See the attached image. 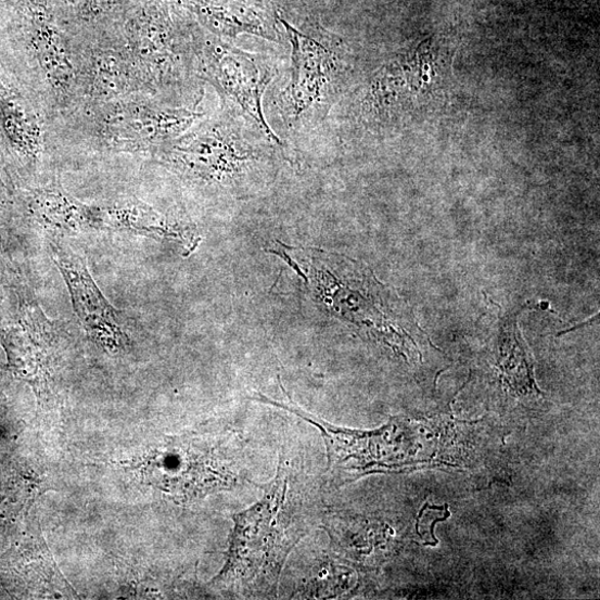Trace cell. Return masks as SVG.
Instances as JSON below:
<instances>
[{
  "mask_svg": "<svg viewBox=\"0 0 600 600\" xmlns=\"http://www.w3.org/2000/svg\"><path fill=\"white\" fill-rule=\"evenodd\" d=\"M324 482L298 459L281 458L263 497L233 516L226 563L210 583L230 598L263 599L279 595L292 550L322 520Z\"/></svg>",
  "mask_w": 600,
  "mask_h": 600,
  "instance_id": "obj_1",
  "label": "cell"
},
{
  "mask_svg": "<svg viewBox=\"0 0 600 600\" xmlns=\"http://www.w3.org/2000/svg\"><path fill=\"white\" fill-rule=\"evenodd\" d=\"M279 245L271 253L293 269L301 296L317 309L394 349L417 347L422 332L410 310L371 270L341 255Z\"/></svg>",
  "mask_w": 600,
  "mask_h": 600,
  "instance_id": "obj_2",
  "label": "cell"
},
{
  "mask_svg": "<svg viewBox=\"0 0 600 600\" xmlns=\"http://www.w3.org/2000/svg\"><path fill=\"white\" fill-rule=\"evenodd\" d=\"M233 111L178 146L171 163L183 176L204 187L242 199L273 178L277 155L284 151Z\"/></svg>",
  "mask_w": 600,
  "mask_h": 600,
  "instance_id": "obj_3",
  "label": "cell"
},
{
  "mask_svg": "<svg viewBox=\"0 0 600 600\" xmlns=\"http://www.w3.org/2000/svg\"><path fill=\"white\" fill-rule=\"evenodd\" d=\"M292 44L291 79L280 98L288 126L301 131L324 122L335 105L348 71L343 41L319 25L298 28L276 16Z\"/></svg>",
  "mask_w": 600,
  "mask_h": 600,
  "instance_id": "obj_4",
  "label": "cell"
},
{
  "mask_svg": "<svg viewBox=\"0 0 600 600\" xmlns=\"http://www.w3.org/2000/svg\"><path fill=\"white\" fill-rule=\"evenodd\" d=\"M146 471L155 487L181 501L238 489L248 481L238 435L217 442L194 437L168 441L149 459Z\"/></svg>",
  "mask_w": 600,
  "mask_h": 600,
  "instance_id": "obj_5",
  "label": "cell"
},
{
  "mask_svg": "<svg viewBox=\"0 0 600 600\" xmlns=\"http://www.w3.org/2000/svg\"><path fill=\"white\" fill-rule=\"evenodd\" d=\"M288 399L276 400L256 395L254 400L284 408L320 431L328 449V470L324 487H341L357 478L382 471L399 470L410 460V445L404 422L395 420L374 432L337 427L315 417Z\"/></svg>",
  "mask_w": 600,
  "mask_h": 600,
  "instance_id": "obj_6",
  "label": "cell"
},
{
  "mask_svg": "<svg viewBox=\"0 0 600 600\" xmlns=\"http://www.w3.org/2000/svg\"><path fill=\"white\" fill-rule=\"evenodd\" d=\"M52 257L64 277L75 312L89 340L105 352L118 354L130 345L126 321L104 296L84 257L52 243Z\"/></svg>",
  "mask_w": 600,
  "mask_h": 600,
  "instance_id": "obj_7",
  "label": "cell"
},
{
  "mask_svg": "<svg viewBox=\"0 0 600 600\" xmlns=\"http://www.w3.org/2000/svg\"><path fill=\"white\" fill-rule=\"evenodd\" d=\"M209 69L216 84L245 120L269 142L284 151L264 115L263 97L276 72L265 59L233 46L219 43L209 49Z\"/></svg>",
  "mask_w": 600,
  "mask_h": 600,
  "instance_id": "obj_8",
  "label": "cell"
},
{
  "mask_svg": "<svg viewBox=\"0 0 600 600\" xmlns=\"http://www.w3.org/2000/svg\"><path fill=\"white\" fill-rule=\"evenodd\" d=\"M98 229L122 230L138 237L174 243L183 248L184 255L194 252L202 241L194 224L136 205L98 212Z\"/></svg>",
  "mask_w": 600,
  "mask_h": 600,
  "instance_id": "obj_9",
  "label": "cell"
},
{
  "mask_svg": "<svg viewBox=\"0 0 600 600\" xmlns=\"http://www.w3.org/2000/svg\"><path fill=\"white\" fill-rule=\"evenodd\" d=\"M31 210L39 224L56 234L71 235L88 228L98 229L97 212L75 205L62 195L38 196Z\"/></svg>",
  "mask_w": 600,
  "mask_h": 600,
  "instance_id": "obj_10",
  "label": "cell"
},
{
  "mask_svg": "<svg viewBox=\"0 0 600 600\" xmlns=\"http://www.w3.org/2000/svg\"><path fill=\"white\" fill-rule=\"evenodd\" d=\"M353 572L330 559L321 561L301 587L292 592V598H339L347 595L353 585Z\"/></svg>",
  "mask_w": 600,
  "mask_h": 600,
  "instance_id": "obj_11",
  "label": "cell"
}]
</instances>
